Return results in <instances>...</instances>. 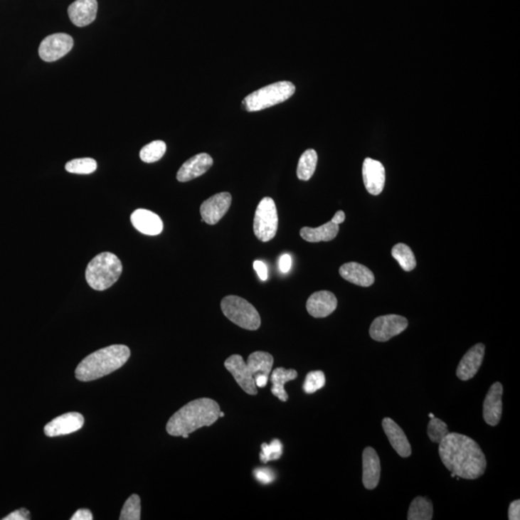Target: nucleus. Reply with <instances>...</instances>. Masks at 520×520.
Returning a JSON list of instances; mask_svg holds the SVG:
<instances>
[{
  "label": "nucleus",
  "instance_id": "15",
  "mask_svg": "<svg viewBox=\"0 0 520 520\" xmlns=\"http://www.w3.org/2000/svg\"><path fill=\"white\" fill-rule=\"evenodd\" d=\"M484 349H486L484 345L478 343L462 356L458 368H457V376L460 380L468 381L477 374L478 370L483 364Z\"/></svg>",
  "mask_w": 520,
  "mask_h": 520
},
{
  "label": "nucleus",
  "instance_id": "5",
  "mask_svg": "<svg viewBox=\"0 0 520 520\" xmlns=\"http://www.w3.org/2000/svg\"><path fill=\"white\" fill-rule=\"evenodd\" d=\"M295 91L296 87L290 81H280L253 92L242 105L248 112H257L290 100Z\"/></svg>",
  "mask_w": 520,
  "mask_h": 520
},
{
  "label": "nucleus",
  "instance_id": "18",
  "mask_svg": "<svg viewBox=\"0 0 520 520\" xmlns=\"http://www.w3.org/2000/svg\"><path fill=\"white\" fill-rule=\"evenodd\" d=\"M362 483L366 489H376L381 478V462L374 448L366 447L362 454Z\"/></svg>",
  "mask_w": 520,
  "mask_h": 520
},
{
  "label": "nucleus",
  "instance_id": "12",
  "mask_svg": "<svg viewBox=\"0 0 520 520\" xmlns=\"http://www.w3.org/2000/svg\"><path fill=\"white\" fill-rule=\"evenodd\" d=\"M362 178L367 191L373 196L380 195L386 184V170L378 160L366 159L362 166Z\"/></svg>",
  "mask_w": 520,
  "mask_h": 520
},
{
  "label": "nucleus",
  "instance_id": "33",
  "mask_svg": "<svg viewBox=\"0 0 520 520\" xmlns=\"http://www.w3.org/2000/svg\"><path fill=\"white\" fill-rule=\"evenodd\" d=\"M326 383L325 374L322 371H312L307 375L304 380L303 388L307 394L315 393V392L323 388Z\"/></svg>",
  "mask_w": 520,
  "mask_h": 520
},
{
  "label": "nucleus",
  "instance_id": "37",
  "mask_svg": "<svg viewBox=\"0 0 520 520\" xmlns=\"http://www.w3.org/2000/svg\"><path fill=\"white\" fill-rule=\"evenodd\" d=\"M4 520H29L30 519V513L28 511L26 510V509H20V510H17L15 511H13L12 514H10L9 516H7L6 517H4Z\"/></svg>",
  "mask_w": 520,
  "mask_h": 520
},
{
  "label": "nucleus",
  "instance_id": "11",
  "mask_svg": "<svg viewBox=\"0 0 520 520\" xmlns=\"http://www.w3.org/2000/svg\"><path fill=\"white\" fill-rule=\"evenodd\" d=\"M231 195L228 192L219 193L204 201L201 206L203 222L208 225H216L227 214L231 204Z\"/></svg>",
  "mask_w": 520,
  "mask_h": 520
},
{
  "label": "nucleus",
  "instance_id": "28",
  "mask_svg": "<svg viewBox=\"0 0 520 520\" xmlns=\"http://www.w3.org/2000/svg\"><path fill=\"white\" fill-rule=\"evenodd\" d=\"M392 257L396 258L404 271H413L416 267V260L412 249L408 245L399 243L392 248Z\"/></svg>",
  "mask_w": 520,
  "mask_h": 520
},
{
  "label": "nucleus",
  "instance_id": "25",
  "mask_svg": "<svg viewBox=\"0 0 520 520\" xmlns=\"http://www.w3.org/2000/svg\"><path fill=\"white\" fill-rule=\"evenodd\" d=\"M273 364V356L271 354L262 352V351L250 354L247 361V366L254 378L260 375H266L270 377Z\"/></svg>",
  "mask_w": 520,
  "mask_h": 520
},
{
  "label": "nucleus",
  "instance_id": "44",
  "mask_svg": "<svg viewBox=\"0 0 520 520\" xmlns=\"http://www.w3.org/2000/svg\"><path fill=\"white\" fill-rule=\"evenodd\" d=\"M225 413L220 412V418H224Z\"/></svg>",
  "mask_w": 520,
  "mask_h": 520
},
{
  "label": "nucleus",
  "instance_id": "4",
  "mask_svg": "<svg viewBox=\"0 0 520 520\" xmlns=\"http://www.w3.org/2000/svg\"><path fill=\"white\" fill-rule=\"evenodd\" d=\"M122 265L112 253H102L90 261L86 268V280L92 290L103 291L112 287L121 277Z\"/></svg>",
  "mask_w": 520,
  "mask_h": 520
},
{
  "label": "nucleus",
  "instance_id": "10",
  "mask_svg": "<svg viewBox=\"0 0 520 520\" xmlns=\"http://www.w3.org/2000/svg\"><path fill=\"white\" fill-rule=\"evenodd\" d=\"M225 367L247 394L257 396L258 388L254 376L240 355H233L225 359Z\"/></svg>",
  "mask_w": 520,
  "mask_h": 520
},
{
  "label": "nucleus",
  "instance_id": "19",
  "mask_svg": "<svg viewBox=\"0 0 520 520\" xmlns=\"http://www.w3.org/2000/svg\"><path fill=\"white\" fill-rule=\"evenodd\" d=\"M70 21L75 26L84 27L96 20L97 14V0H76L68 8Z\"/></svg>",
  "mask_w": 520,
  "mask_h": 520
},
{
  "label": "nucleus",
  "instance_id": "7",
  "mask_svg": "<svg viewBox=\"0 0 520 520\" xmlns=\"http://www.w3.org/2000/svg\"><path fill=\"white\" fill-rule=\"evenodd\" d=\"M279 224L276 203L266 197L258 203L254 219V233L258 240L268 242L276 236Z\"/></svg>",
  "mask_w": 520,
  "mask_h": 520
},
{
  "label": "nucleus",
  "instance_id": "40",
  "mask_svg": "<svg viewBox=\"0 0 520 520\" xmlns=\"http://www.w3.org/2000/svg\"><path fill=\"white\" fill-rule=\"evenodd\" d=\"M72 520H92V514L87 509H80L72 516Z\"/></svg>",
  "mask_w": 520,
  "mask_h": 520
},
{
  "label": "nucleus",
  "instance_id": "41",
  "mask_svg": "<svg viewBox=\"0 0 520 520\" xmlns=\"http://www.w3.org/2000/svg\"><path fill=\"white\" fill-rule=\"evenodd\" d=\"M269 378L270 377H268V376L266 375H260L258 376V377H255V382L257 388H265L267 383H268Z\"/></svg>",
  "mask_w": 520,
  "mask_h": 520
},
{
  "label": "nucleus",
  "instance_id": "23",
  "mask_svg": "<svg viewBox=\"0 0 520 520\" xmlns=\"http://www.w3.org/2000/svg\"><path fill=\"white\" fill-rule=\"evenodd\" d=\"M339 233V225L334 224L331 221L318 228L304 227L301 228L300 230L301 238L304 240L312 242V243L334 240Z\"/></svg>",
  "mask_w": 520,
  "mask_h": 520
},
{
  "label": "nucleus",
  "instance_id": "26",
  "mask_svg": "<svg viewBox=\"0 0 520 520\" xmlns=\"http://www.w3.org/2000/svg\"><path fill=\"white\" fill-rule=\"evenodd\" d=\"M318 161L317 152L314 149H307L302 154L297 167V176L301 181H307L312 179L313 174L317 170Z\"/></svg>",
  "mask_w": 520,
  "mask_h": 520
},
{
  "label": "nucleus",
  "instance_id": "21",
  "mask_svg": "<svg viewBox=\"0 0 520 520\" xmlns=\"http://www.w3.org/2000/svg\"><path fill=\"white\" fill-rule=\"evenodd\" d=\"M383 428L386 435H388L389 442L394 450L398 453L402 458H408L412 455V447L407 435L401 429V427L392 420L391 418H385L383 420Z\"/></svg>",
  "mask_w": 520,
  "mask_h": 520
},
{
  "label": "nucleus",
  "instance_id": "6",
  "mask_svg": "<svg viewBox=\"0 0 520 520\" xmlns=\"http://www.w3.org/2000/svg\"><path fill=\"white\" fill-rule=\"evenodd\" d=\"M221 309L228 320L248 331H257L261 325V318L257 309L249 302L238 296H227L221 302Z\"/></svg>",
  "mask_w": 520,
  "mask_h": 520
},
{
  "label": "nucleus",
  "instance_id": "35",
  "mask_svg": "<svg viewBox=\"0 0 520 520\" xmlns=\"http://www.w3.org/2000/svg\"><path fill=\"white\" fill-rule=\"evenodd\" d=\"M255 478L257 479L260 483L263 484H268L274 482L275 473L270 469V468H257L254 471Z\"/></svg>",
  "mask_w": 520,
  "mask_h": 520
},
{
  "label": "nucleus",
  "instance_id": "42",
  "mask_svg": "<svg viewBox=\"0 0 520 520\" xmlns=\"http://www.w3.org/2000/svg\"><path fill=\"white\" fill-rule=\"evenodd\" d=\"M334 224L340 225L345 221V213L342 211H337L333 219L331 220Z\"/></svg>",
  "mask_w": 520,
  "mask_h": 520
},
{
  "label": "nucleus",
  "instance_id": "36",
  "mask_svg": "<svg viewBox=\"0 0 520 520\" xmlns=\"http://www.w3.org/2000/svg\"><path fill=\"white\" fill-rule=\"evenodd\" d=\"M254 269L257 272L258 277L262 282H265L268 279V268H267V265L263 261L255 260L254 262Z\"/></svg>",
  "mask_w": 520,
  "mask_h": 520
},
{
  "label": "nucleus",
  "instance_id": "31",
  "mask_svg": "<svg viewBox=\"0 0 520 520\" xmlns=\"http://www.w3.org/2000/svg\"><path fill=\"white\" fill-rule=\"evenodd\" d=\"M121 520H139L141 519V499L137 494H132V497L125 501L122 507Z\"/></svg>",
  "mask_w": 520,
  "mask_h": 520
},
{
  "label": "nucleus",
  "instance_id": "43",
  "mask_svg": "<svg viewBox=\"0 0 520 520\" xmlns=\"http://www.w3.org/2000/svg\"><path fill=\"white\" fill-rule=\"evenodd\" d=\"M429 418H435L434 413H430Z\"/></svg>",
  "mask_w": 520,
  "mask_h": 520
},
{
  "label": "nucleus",
  "instance_id": "3",
  "mask_svg": "<svg viewBox=\"0 0 520 520\" xmlns=\"http://www.w3.org/2000/svg\"><path fill=\"white\" fill-rule=\"evenodd\" d=\"M130 350L125 345H111L86 356L75 370L76 379L90 382L121 368L129 361Z\"/></svg>",
  "mask_w": 520,
  "mask_h": 520
},
{
  "label": "nucleus",
  "instance_id": "9",
  "mask_svg": "<svg viewBox=\"0 0 520 520\" xmlns=\"http://www.w3.org/2000/svg\"><path fill=\"white\" fill-rule=\"evenodd\" d=\"M73 39L66 33H55L46 37L41 43L39 55L46 62L61 59L72 51Z\"/></svg>",
  "mask_w": 520,
  "mask_h": 520
},
{
  "label": "nucleus",
  "instance_id": "38",
  "mask_svg": "<svg viewBox=\"0 0 520 520\" xmlns=\"http://www.w3.org/2000/svg\"><path fill=\"white\" fill-rule=\"evenodd\" d=\"M279 266L282 273H288L290 271L291 266H292V258L290 255H282L280 258Z\"/></svg>",
  "mask_w": 520,
  "mask_h": 520
},
{
  "label": "nucleus",
  "instance_id": "1",
  "mask_svg": "<svg viewBox=\"0 0 520 520\" xmlns=\"http://www.w3.org/2000/svg\"><path fill=\"white\" fill-rule=\"evenodd\" d=\"M438 453L445 467L460 478L475 480L486 471L484 452L474 440L467 435L448 433L440 441Z\"/></svg>",
  "mask_w": 520,
  "mask_h": 520
},
{
  "label": "nucleus",
  "instance_id": "27",
  "mask_svg": "<svg viewBox=\"0 0 520 520\" xmlns=\"http://www.w3.org/2000/svg\"><path fill=\"white\" fill-rule=\"evenodd\" d=\"M433 504L425 497H416L408 509V520H431L433 519Z\"/></svg>",
  "mask_w": 520,
  "mask_h": 520
},
{
  "label": "nucleus",
  "instance_id": "34",
  "mask_svg": "<svg viewBox=\"0 0 520 520\" xmlns=\"http://www.w3.org/2000/svg\"><path fill=\"white\" fill-rule=\"evenodd\" d=\"M428 435L433 442L438 443L448 434V426L445 421L440 418H431L428 425Z\"/></svg>",
  "mask_w": 520,
  "mask_h": 520
},
{
  "label": "nucleus",
  "instance_id": "14",
  "mask_svg": "<svg viewBox=\"0 0 520 520\" xmlns=\"http://www.w3.org/2000/svg\"><path fill=\"white\" fill-rule=\"evenodd\" d=\"M503 386L495 383L487 392L484 401V420L489 426H497L502 416Z\"/></svg>",
  "mask_w": 520,
  "mask_h": 520
},
{
  "label": "nucleus",
  "instance_id": "17",
  "mask_svg": "<svg viewBox=\"0 0 520 520\" xmlns=\"http://www.w3.org/2000/svg\"><path fill=\"white\" fill-rule=\"evenodd\" d=\"M213 165V159L208 154H198L184 163L176 174V179L181 182H187L203 176Z\"/></svg>",
  "mask_w": 520,
  "mask_h": 520
},
{
  "label": "nucleus",
  "instance_id": "13",
  "mask_svg": "<svg viewBox=\"0 0 520 520\" xmlns=\"http://www.w3.org/2000/svg\"><path fill=\"white\" fill-rule=\"evenodd\" d=\"M83 425L84 418L80 413H65L46 425L45 434L48 437L69 435L78 432L83 428Z\"/></svg>",
  "mask_w": 520,
  "mask_h": 520
},
{
  "label": "nucleus",
  "instance_id": "2",
  "mask_svg": "<svg viewBox=\"0 0 520 520\" xmlns=\"http://www.w3.org/2000/svg\"><path fill=\"white\" fill-rule=\"evenodd\" d=\"M219 404L209 398L188 403L169 419L166 430L173 437L187 438L190 434L213 425L220 418Z\"/></svg>",
  "mask_w": 520,
  "mask_h": 520
},
{
  "label": "nucleus",
  "instance_id": "32",
  "mask_svg": "<svg viewBox=\"0 0 520 520\" xmlns=\"http://www.w3.org/2000/svg\"><path fill=\"white\" fill-rule=\"evenodd\" d=\"M282 443L279 440H274L271 443H262L260 454V461L266 464L271 461H277L282 457Z\"/></svg>",
  "mask_w": 520,
  "mask_h": 520
},
{
  "label": "nucleus",
  "instance_id": "30",
  "mask_svg": "<svg viewBox=\"0 0 520 520\" xmlns=\"http://www.w3.org/2000/svg\"><path fill=\"white\" fill-rule=\"evenodd\" d=\"M97 161L92 159H78L68 162L65 169L67 171L76 175H90L97 170Z\"/></svg>",
  "mask_w": 520,
  "mask_h": 520
},
{
  "label": "nucleus",
  "instance_id": "20",
  "mask_svg": "<svg viewBox=\"0 0 520 520\" xmlns=\"http://www.w3.org/2000/svg\"><path fill=\"white\" fill-rule=\"evenodd\" d=\"M133 227L146 235H159L163 230L161 218L147 209H137L130 217Z\"/></svg>",
  "mask_w": 520,
  "mask_h": 520
},
{
  "label": "nucleus",
  "instance_id": "39",
  "mask_svg": "<svg viewBox=\"0 0 520 520\" xmlns=\"http://www.w3.org/2000/svg\"><path fill=\"white\" fill-rule=\"evenodd\" d=\"M509 519L519 520L520 519V501L516 500L511 503L509 507Z\"/></svg>",
  "mask_w": 520,
  "mask_h": 520
},
{
  "label": "nucleus",
  "instance_id": "24",
  "mask_svg": "<svg viewBox=\"0 0 520 520\" xmlns=\"http://www.w3.org/2000/svg\"><path fill=\"white\" fill-rule=\"evenodd\" d=\"M298 377V372L294 369H285L283 367H277L271 375L272 388L271 391L274 396L279 398L282 402H287L288 400L287 392L285 391V383L290 381L295 380Z\"/></svg>",
  "mask_w": 520,
  "mask_h": 520
},
{
  "label": "nucleus",
  "instance_id": "16",
  "mask_svg": "<svg viewBox=\"0 0 520 520\" xmlns=\"http://www.w3.org/2000/svg\"><path fill=\"white\" fill-rule=\"evenodd\" d=\"M337 299L329 291H318L313 293L307 302V312L314 318H325L336 309Z\"/></svg>",
  "mask_w": 520,
  "mask_h": 520
},
{
  "label": "nucleus",
  "instance_id": "8",
  "mask_svg": "<svg viewBox=\"0 0 520 520\" xmlns=\"http://www.w3.org/2000/svg\"><path fill=\"white\" fill-rule=\"evenodd\" d=\"M407 318L389 314L376 318L369 329L370 336L378 342H386L398 336L408 328Z\"/></svg>",
  "mask_w": 520,
  "mask_h": 520
},
{
  "label": "nucleus",
  "instance_id": "22",
  "mask_svg": "<svg viewBox=\"0 0 520 520\" xmlns=\"http://www.w3.org/2000/svg\"><path fill=\"white\" fill-rule=\"evenodd\" d=\"M339 274L347 282L359 287H371L375 282L373 272L366 266L356 262L343 264L339 268Z\"/></svg>",
  "mask_w": 520,
  "mask_h": 520
},
{
  "label": "nucleus",
  "instance_id": "29",
  "mask_svg": "<svg viewBox=\"0 0 520 520\" xmlns=\"http://www.w3.org/2000/svg\"><path fill=\"white\" fill-rule=\"evenodd\" d=\"M167 146L163 141L152 142L141 149L140 159L146 163H154L161 159L165 154Z\"/></svg>",
  "mask_w": 520,
  "mask_h": 520
}]
</instances>
